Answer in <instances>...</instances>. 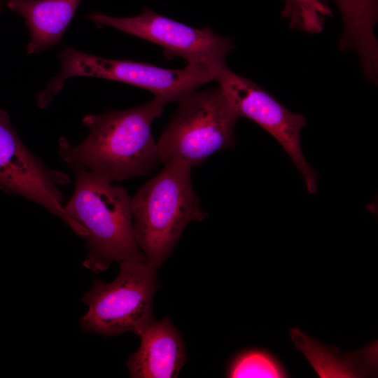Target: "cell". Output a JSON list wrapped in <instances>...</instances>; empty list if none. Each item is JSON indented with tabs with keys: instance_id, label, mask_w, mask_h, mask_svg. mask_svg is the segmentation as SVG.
<instances>
[{
	"instance_id": "cell-1",
	"label": "cell",
	"mask_w": 378,
	"mask_h": 378,
	"mask_svg": "<svg viewBox=\"0 0 378 378\" xmlns=\"http://www.w3.org/2000/svg\"><path fill=\"white\" fill-rule=\"evenodd\" d=\"M166 105L154 97L132 108L86 115L82 122L88 135L78 145L59 138V156L74 171L111 183L147 176L161 163L151 125Z\"/></svg>"
},
{
	"instance_id": "cell-2",
	"label": "cell",
	"mask_w": 378,
	"mask_h": 378,
	"mask_svg": "<svg viewBox=\"0 0 378 378\" xmlns=\"http://www.w3.org/2000/svg\"><path fill=\"white\" fill-rule=\"evenodd\" d=\"M75 172L74 191L64 210L66 224L85 242L83 266L100 273L113 262H146L134 238L127 190L87 170Z\"/></svg>"
},
{
	"instance_id": "cell-3",
	"label": "cell",
	"mask_w": 378,
	"mask_h": 378,
	"mask_svg": "<svg viewBox=\"0 0 378 378\" xmlns=\"http://www.w3.org/2000/svg\"><path fill=\"white\" fill-rule=\"evenodd\" d=\"M191 168L179 160L167 162L131 198L136 242L156 270L171 255L186 226L208 216L193 190Z\"/></svg>"
},
{
	"instance_id": "cell-4",
	"label": "cell",
	"mask_w": 378,
	"mask_h": 378,
	"mask_svg": "<svg viewBox=\"0 0 378 378\" xmlns=\"http://www.w3.org/2000/svg\"><path fill=\"white\" fill-rule=\"evenodd\" d=\"M171 120L157 141L160 160L202 164L213 154L234 147L239 118L222 89L195 90L178 102Z\"/></svg>"
},
{
	"instance_id": "cell-5",
	"label": "cell",
	"mask_w": 378,
	"mask_h": 378,
	"mask_svg": "<svg viewBox=\"0 0 378 378\" xmlns=\"http://www.w3.org/2000/svg\"><path fill=\"white\" fill-rule=\"evenodd\" d=\"M59 74L53 78L36 97L38 106L46 108L73 77H93L125 83L146 89L166 104L178 102L201 85L214 80V71L206 66L188 65L183 69L160 68L128 59L103 58L66 48L58 54Z\"/></svg>"
},
{
	"instance_id": "cell-6",
	"label": "cell",
	"mask_w": 378,
	"mask_h": 378,
	"mask_svg": "<svg viewBox=\"0 0 378 378\" xmlns=\"http://www.w3.org/2000/svg\"><path fill=\"white\" fill-rule=\"evenodd\" d=\"M158 288L156 269L146 262L122 261L108 284L95 279L82 300L88 311L80 318L83 331L105 337L126 332L137 335L153 319L152 304Z\"/></svg>"
},
{
	"instance_id": "cell-7",
	"label": "cell",
	"mask_w": 378,
	"mask_h": 378,
	"mask_svg": "<svg viewBox=\"0 0 378 378\" xmlns=\"http://www.w3.org/2000/svg\"><path fill=\"white\" fill-rule=\"evenodd\" d=\"M88 19L97 27L108 26L161 46L166 59L183 58L188 65L206 66L216 71L226 64L234 49L232 38L216 34L210 28L196 29L144 8L132 18H117L93 12Z\"/></svg>"
},
{
	"instance_id": "cell-8",
	"label": "cell",
	"mask_w": 378,
	"mask_h": 378,
	"mask_svg": "<svg viewBox=\"0 0 378 378\" xmlns=\"http://www.w3.org/2000/svg\"><path fill=\"white\" fill-rule=\"evenodd\" d=\"M214 80L239 117L251 120L277 141L300 172L307 191L314 195L318 175L305 160L300 144L305 118L289 111L268 92L234 73L226 64L216 71Z\"/></svg>"
},
{
	"instance_id": "cell-9",
	"label": "cell",
	"mask_w": 378,
	"mask_h": 378,
	"mask_svg": "<svg viewBox=\"0 0 378 378\" xmlns=\"http://www.w3.org/2000/svg\"><path fill=\"white\" fill-rule=\"evenodd\" d=\"M71 181L67 174L48 168L27 148L8 114L0 110V190L38 204L65 223L59 186Z\"/></svg>"
},
{
	"instance_id": "cell-10",
	"label": "cell",
	"mask_w": 378,
	"mask_h": 378,
	"mask_svg": "<svg viewBox=\"0 0 378 378\" xmlns=\"http://www.w3.org/2000/svg\"><path fill=\"white\" fill-rule=\"evenodd\" d=\"M138 350L127 360L133 378L176 377L186 361L182 337L168 318L152 319L140 332Z\"/></svg>"
},
{
	"instance_id": "cell-11",
	"label": "cell",
	"mask_w": 378,
	"mask_h": 378,
	"mask_svg": "<svg viewBox=\"0 0 378 378\" xmlns=\"http://www.w3.org/2000/svg\"><path fill=\"white\" fill-rule=\"evenodd\" d=\"M342 20L339 39L341 51L354 50L365 78L378 80V43L374 28L378 20V0H334Z\"/></svg>"
},
{
	"instance_id": "cell-12",
	"label": "cell",
	"mask_w": 378,
	"mask_h": 378,
	"mask_svg": "<svg viewBox=\"0 0 378 378\" xmlns=\"http://www.w3.org/2000/svg\"><path fill=\"white\" fill-rule=\"evenodd\" d=\"M81 0H8V8L20 14L30 32L29 54H38L61 41Z\"/></svg>"
},
{
	"instance_id": "cell-13",
	"label": "cell",
	"mask_w": 378,
	"mask_h": 378,
	"mask_svg": "<svg viewBox=\"0 0 378 378\" xmlns=\"http://www.w3.org/2000/svg\"><path fill=\"white\" fill-rule=\"evenodd\" d=\"M290 333L320 377H363L377 370V342L359 351L340 354L337 349L318 342L298 328L290 329Z\"/></svg>"
},
{
	"instance_id": "cell-14",
	"label": "cell",
	"mask_w": 378,
	"mask_h": 378,
	"mask_svg": "<svg viewBox=\"0 0 378 378\" xmlns=\"http://www.w3.org/2000/svg\"><path fill=\"white\" fill-rule=\"evenodd\" d=\"M226 377H288L284 365L271 352L260 348L243 350L230 360Z\"/></svg>"
},
{
	"instance_id": "cell-15",
	"label": "cell",
	"mask_w": 378,
	"mask_h": 378,
	"mask_svg": "<svg viewBox=\"0 0 378 378\" xmlns=\"http://www.w3.org/2000/svg\"><path fill=\"white\" fill-rule=\"evenodd\" d=\"M281 12L283 18L288 20L290 29L309 33H320L327 18L332 11L327 0H284Z\"/></svg>"
},
{
	"instance_id": "cell-16",
	"label": "cell",
	"mask_w": 378,
	"mask_h": 378,
	"mask_svg": "<svg viewBox=\"0 0 378 378\" xmlns=\"http://www.w3.org/2000/svg\"><path fill=\"white\" fill-rule=\"evenodd\" d=\"M3 8V0H0V13L2 11Z\"/></svg>"
}]
</instances>
